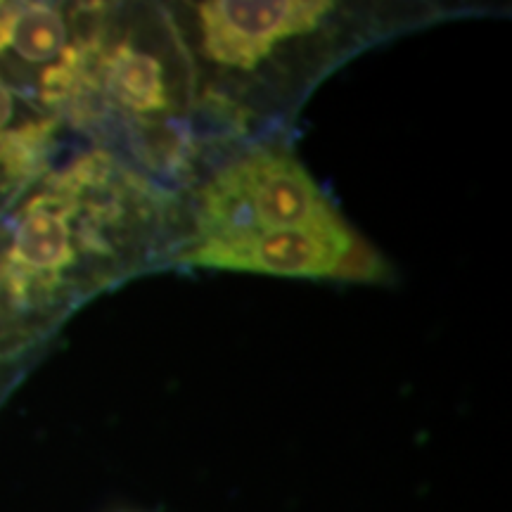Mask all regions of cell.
I'll return each mask as SVG.
<instances>
[{
	"label": "cell",
	"instance_id": "cell-5",
	"mask_svg": "<svg viewBox=\"0 0 512 512\" xmlns=\"http://www.w3.org/2000/svg\"><path fill=\"white\" fill-rule=\"evenodd\" d=\"M377 254L342 214L311 226L178 249L171 264L285 278H375Z\"/></svg>",
	"mask_w": 512,
	"mask_h": 512
},
{
	"label": "cell",
	"instance_id": "cell-4",
	"mask_svg": "<svg viewBox=\"0 0 512 512\" xmlns=\"http://www.w3.org/2000/svg\"><path fill=\"white\" fill-rule=\"evenodd\" d=\"M100 12L102 3H0V83L72 121Z\"/></svg>",
	"mask_w": 512,
	"mask_h": 512
},
{
	"label": "cell",
	"instance_id": "cell-3",
	"mask_svg": "<svg viewBox=\"0 0 512 512\" xmlns=\"http://www.w3.org/2000/svg\"><path fill=\"white\" fill-rule=\"evenodd\" d=\"M178 202L176 252L202 242L311 226L339 214L299 157L275 138L230 147L178 192Z\"/></svg>",
	"mask_w": 512,
	"mask_h": 512
},
{
	"label": "cell",
	"instance_id": "cell-1",
	"mask_svg": "<svg viewBox=\"0 0 512 512\" xmlns=\"http://www.w3.org/2000/svg\"><path fill=\"white\" fill-rule=\"evenodd\" d=\"M178 190L105 147L50 169L0 207V349L46 335L107 287L169 266Z\"/></svg>",
	"mask_w": 512,
	"mask_h": 512
},
{
	"label": "cell",
	"instance_id": "cell-2",
	"mask_svg": "<svg viewBox=\"0 0 512 512\" xmlns=\"http://www.w3.org/2000/svg\"><path fill=\"white\" fill-rule=\"evenodd\" d=\"M164 8L190 60L204 124L228 147L283 124L325 76L375 43L467 15V5L347 0H200Z\"/></svg>",
	"mask_w": 512,
	"mask_h": 512
}]
</instances>
